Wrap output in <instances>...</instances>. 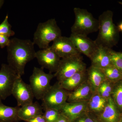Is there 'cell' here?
<instances>
[{"instance_id":"1","label":"cell","mask_w":122,"mask_h":122,"mask_svg":"<svg viewBox=\"0 0 122 122\" xmlns=\"http://www.w3.org/2000/svg\"><path fill=\"white\" fill-rule=\"evenodd\" d=\"M34 44L30 39L14 38L7 47L8 65L18 76L25 74V68L28 62L35 58Z\"/></svg>"},{"instance_id":"2","label":"cell","mask_w":122,"mask_h":122,"mask_svg":"<svg viewBox=\"0 0 122 122\" xmlns=\"http://www.w3.org/2000/svg\"><path fill=\"white\" fill-rule=\"evenodd\" d=\"M113 12L107 10L103 12L98 18V34L95 40L98 46L111 49L118 43L119 32L113 22Z\"/></svg>"},{"instance_id":"3","label":"cell","mask_w":122,"mask_h":122,"mask_svg":"<svg viewBox=\"0 0 122 122\" xmlns=\"http://www.w3.org/2000/svg\"><path fill=\"white\" fill-rule=\"evenodd\" d=\"M61 31L55 18L38 24L34 34L33 42L41 49L49 47V44L61 35Z\"/></svg>"},{"instance_id":"4","label":"cell","mask_w":122,"mask_h":122,"mask_svg":"<svg viewBox=\"0 0 122 122\" xmlns=\"http://www.w3.org/2000/svg\"><path fill=\"white\" fill-rule=\"evenodd\" d=\"M75 20L71 33L87 36L98 30V20L87 10L75 7L73 9Z\"/></svg>"},{"instance_id":"5","label":"cell","mask_w":122,"mask_h":122,"mask_svg":"<svg viewBox=\"0 0 122 122\" xmlns=\"http://www.w3.org/2000/svg\"><path fill=\"white\" fill-rule=\"evenodd\" d=\"M86 63L81 54L61 58L58 69L55 73L57 81L66 79L74 75L86 70Z\"/></svg>"},{"instance_id":"6","label":"cell","mask_w":122,"mask_h":122,"mask_svg":"<svg viewBox=\"0 0 122 122\" xmlns=\"http://www.w3.org/2000/svg\"><path fill=\"white\" fill-rule=\"evenodd\" d=\"M55 77L54 74L52 73H45L43 68H34L29 82L34 97L38 100L42 99L51 87V81Z\"/></svg>"},{"instance_id":"7","label":"cell","mask_w":122,"mask_h":122,"mask_svg":"<svg viewBox=\"0 0 122 122\" xmlns=\"http://www.w3.org/2000/svg\"><path fill=\"white\" fill-rule=\"evenodd\" d=\"M69 93V92L61 87L57 81L51 86L44 95L41 100L42 106L44 109L50 108L60 111L67 102Z\"/></svg>"},{"instance_id":"8","label":"cell","mask_w":122,"mask_h":122,"mask_svg":"<svg viewBox=\"0 0 122 122\" xmlns=\"http://www.w3.org/2000/svg\"><path fill=\"white\" fill-rule=\"evenodd\" d=\"M12 95L16 100L19 107L33 102L34 96L31 86L25 83L20 76H18L15 80Z\"/></svg>"},{"instance_id":"9","label":"cell","mask_w":122,"mask_h":122,"mask_svg":"<svg viewBox=\"0 0 122 122\" xmlns=\"http://www.w3.org/2000/svg\"><path fill=\"white\" fill-rule=\"evenodd\" d=\"M18 75L8 64L2 63L0 70V100H5L12 95Z\"/></svg>"},{"instance_id":"10","label":"cell","mask_w":122,"mask_h":122,"mask_svg":"<svg viewBox=\"0 0 122 122\" xmlns=\"http://www.w3.org/2000/svg\"><path fill=\"white\" fill-rule=\"evenodd\" d=\"M35 58L42 68L51 73L56 72L61 59L50 46L36 52Z\"/></svg>"},{"instance_id":"11","label":"cell","mask_w":122,"mask_h":122,"mask_svg":"<svg viewBox=\"0 0 122 122\" xmlns=\"http://www.w3.org/2000/svg\"><path fill=\"white\" fill-rule=\"evenodd\" d=\"M50 46L61 58L81 54L70 37L61 36L53 41Z\"/></svg>"},{"instance_id":"12","label":"cell","mask_w":122,"mask_h":122,"mask_svg":"<svg viewBox=\"0 0 122 122\" xmlns=\"http://www.w3.org/2000/svg\"><path fill=\"white\" fill-rule=\"evenodd\" d=\"M69 37L78 51L89 58L98 46L95 41L87 36L71 33Z\"/></svg>"},{"instance_id":"13","label":"cell","mask_w":122,"mask_h":122,"mask_svg":"<svg viewBox=\"0 0 122 122\" xmlns=\"http://www.w3.org/2000/svg\"><path fill=\"white\" fill-rule=\"evenodd\" d=\"M88 100L67 102L60 111L61 114L72 122L87 112Z\"/></svg>"},{"instance_id":"14","label":"cell","mask_w":122,"mask_h":122,"mask_svg":"<svg viewBox=\"0 0 122 122\" xmlns=\"http://www.w3.org/2000/svg\"><path fill=\"white\" fill-rule=\"evenodd\" d=\"M112 50L107 47L98 46L96 51L90 58L91 61V65L102 69L112 65L111 61Z\"/></svg>"},{"instance_id":"15","label":"cell","mask_w":122,"mask_h":122,"mask_svg":"<svg viewBox=\"0 0 122 122\" xmlns=\"http://www.w3.org/2000/svg\"><path fill=\"white\" fill-rule=\"evenodd\" d=\"M87 79L73 91L69 92L67 102L89 100L95 93Z\"/></svg>"},{"instance_id":"16","label":"cell","mask_w":122,"mask_h":122,"mask_svg":"<svg viewBox=\"0 0 122 122\" xmlns=\"http://www.w3.org/2000/svg\"><path fill=\"white\" fill-rule=\"evenodd\" d=\"M121 116L111 96L107 99L103 110L96 118L101 122H119Z\"/></svg>"},{"instance_id":"17","label":"cell","mask_w":122,"mask_h":122,"mask_svg":"<svg viewBox=\"0 0 122 122\" xmlns=\"http://www.w3.org/2000/svg\"><path fill=\"white\" fill-rule=\"evenodd\" d=\"M43 107L37 102L20 107L18 117L20 121H25L35 116L43 114Z\"/></svg>"},{"instance_id":"18","label":"cell","mask_w":122,"mask_h":122,"mask_svg":"<svg viewBox=\"0 0 122 122\" xmlns=\"http://www.w3.org/2000/svg\"><path fill=\"white\" fill-rule=\"evenodd\" d=\"M87 79L95 92L106 80L102 70L92 66L86 69Z\"/></svg>"},{"instance_id":"19","label":"cell","mask_w":122,"mask_h":122,"mask_svg":"<svg viewBox=\"0 0 122 122\" xmlns=\"http://www.w3.org/2000/svg\"><path fill=\"white\" fill-rule=\"evenodd\" d=\"M87 79L86 70L76 73L73 75L60 82L61 87L69 92L73 91Z\"/></svg>"},{"instance_id":"20","label":"cell","mask_w":122,"mask_h":122,"mask_svg":"<svg viewBox=\"0 0 122 122\" xmlns=\"http://www.w3.org/2000/svg\"><path fill=\"white\" fill-rule=\"evenodd\" d=\"M108 99L102 97L97 92H95L91 98L88 100L87 112L96 117L98 116L104 110Z\"/></svg>"},{"instance_id":"21","label":"cell","mask_w":122,"mask_h":122,"mask_svg":"<svg viewBox=\"0 0 122 122\" xmlns=\"http://www.w3.org/2000/svg\"><path fill=\"white\" fill-rule=\"evenodd\" d=\"M18 106H8L0 100V122H18L20 121L18 117Z\"/></svg>"},{"instance_id":"22","label":"cell","mask_w":122,"mask_h":122,"mask_svg":"<svg viewBox=\"0 0 122 122\" xmlns=\"http://www.w3.org/2000/svg\"><path fill=\"white\" fill-rule=\"evenodd\" d=\"M111 97L122 115V80L114 83Z\"/></svg>"},{"instance_id":"23","label":"cell","mask_w":122,"mask_h":122,"mask_svg":"<svg viewBox=\"0 0 122 122\" xmlns=\"http://www.w3.org/2000/svg\"><path fill=\"white\" fill-rule=\"evenodd\" d=\"M102 70L106 79L110 81L115 83L122 80V73L112 65Z\"/></svg>"},{"instance_id":"24","label":"cell","mask_w":122,"mask_h":122,"mask_svg":"<svg viewBox=\"0 0 122 122\" xmlns=\"http://www.w3.org/2000/svg\"><path fill=\"white\" fill-rule=\"evenodd\" d=\"M8 18V15H7L0 24V35H5L10 37L15 35V33L11 29L12 26L9 23Z\"/></svg>"},{"instance_id":"25","label":"cell","mask_w":122,"mask_h":122,"mask_svg":"<svg viewBox=\"0 0 122 122\" xmlns=\"http://www.w3.org/2000/svg\"><path fill=\"white\" fill-rule=\"evenodd\" d=\"M44 110L45 112L43 115L47 122H55L61 116V114L59 111L50 108Z\"/></svg>"},{"instance_id":"26","label":"cell","mask_w":122,"mask_h":122,"mask_svg":"<svg viewBox=\"0 0 122 122\" xmlns=\"http://www.w3.org/2000/svg\"><path fill=\"white\" fill-rule=\"evenodd\" d=\"M111 61L112 65L117 68L122 73V56L120 52L112 50Z\"/></svg>"},{"instance_id":"27","label":"cell","mask_w":122,"mask_h":122,"mask_svg":"<svg viewBox=\"0 0 122 122\" xmlns=\"http://www.w3.org/2000/svg\"><path fill=\"white\" fill-rule=\"evenodd\" d=\"M96 119L95 116L87 112L76 118L72 122H95Z\"/></svg>"},{"instance_id":"28","label":"cell","mask_w":122,"mask_h":122,"mask_svg":"<svg viewBox=\"0 0 122 122\" xmlns=\"http://www.w3.org/2000/svg\"><path fill=\"white\" fill-rule=\"evenodd\" d=\"M114 83L106 79L102 83L99 88L104 90L111 94Z\"/></svg>"},{"instance_id":"29","label":"cell","mask_w":122,"mask_h":122,"mask_svg":"<svg viewBox=\"0 0 122 122\" xmlns=\"http://www.w3.org/2000/svg\"><path fill=\"white\" fill-rule=\"evenodd\" d=\"M10 40L9 37L5 35H0V47L1 49L9 46L10 43Z\"/></svg>"},{"instance_id":"30","label":"cell","mask_w":122,"mask_h":122,"mask_svg":"<svg viewBox=\"0 0 122 122\" xmlns=\"http://www.w3.org/2000/svg\"><path fill=\"white\" fill-rule=\"evenodd\" d=\"M25 122H47L43 114L39 115Z\"/></svg>"},{"instance_id":"31","label":"cell","mask_w":122,"mask_h":122,"mask_svg":"<svg viewBox=\"0 0 122 122\" xmlns=\"http://www.w3.org/2000/svg\"><path fill=\"white\" fill-rule=\"evenodd\" d=\"M96 92L98 93L100 96L104 98L108 99L111 96V94L109 92L99 88L97 90Z\"/></svg>"},{"instance_id":"32","label":"cell","mask_w":122,"mask_h":122,"mask_svg":"<svg viewBox=\"0 0 122 122\" xmlns=\"http://www.w3.org/2000/svg\"><path fill=\"white\" fill-rule=\"evenodd\" d=\"M55 122H71L69 119L62 114L59 118Z\"/></svg>"},{"instance_id":"33","label":"cell","mask_w":122,"mask_h":122,"mask_svg":"<svg viewBox=\"0 0 122 122\" xmlns=\"http://www.w3.org/2000/svg\"><path fill=\"white\" fill-rule=\"evenodd\" d=\"M117 28L119 31L120 32H122V22L119 24L118 25Z\"/></svg>"},{"instance_id":"34","label":"cell","mask_w":122,"mask_h":122,"mask_svg":"<svg viewBox=\"0 0 122 122\" xmlns=\"http://www.w3.org/2000/svg\"><path fill=\"white\" fill-rule=\"evenodd\" d=\"M4 2L5 1L4 0H0V9L2 7Z\"/></svg>"},{"instance_id":"35","label":"cell","mask_w":122,"mask_h":122,"mask_svg":"<svg viewBox=\"0 0 122 122\" xmlns=\"http://www.w3.org/2000/svg\"><path fill=\"white\" fill-rule=\"evenodd\" d=\"M119 122H122V115L121 116V117H120V120H119Z\"/></svg>"},{"instance_id":"36","label":"cell","mask_w":122,"mask_h":122,"mask_svg":"<svg viewBox=\"0 0 122 122\" xmlns=\"http://www.w3.org/2000/svg\"><path fill=\"white\" fill-rule=\"evenodd\" d=\"M95 122H100V121H99V120H98L96 118V121H95Z\"/></svg>"},{"instance_id":"37","label":"cell","mask_w":122,"mask_h":122,"mask_svg":"<svg viewBox=\"0 0 122 122\" xmlns=\"http://www.w3.org/2000/svg\"><path fill=\"white\" fill-rule=\"evenodd\" d=\"M118 2L120 5H122V2H120V1H119V2Z\"/></svg>"},{"instance_id":"38","label":"cell","mask_w":122,"mask_h":122,"mask_svg":"<svg viewBox=\"0 0 122 122\" xmlns=\"http://www.w3.org/2000/svg\"><path fill=\"white\" fill-rule=\"evenodd\" d=\"M120 55H121V56H122V53H120Z\"/></svg>"}]
</instances>
